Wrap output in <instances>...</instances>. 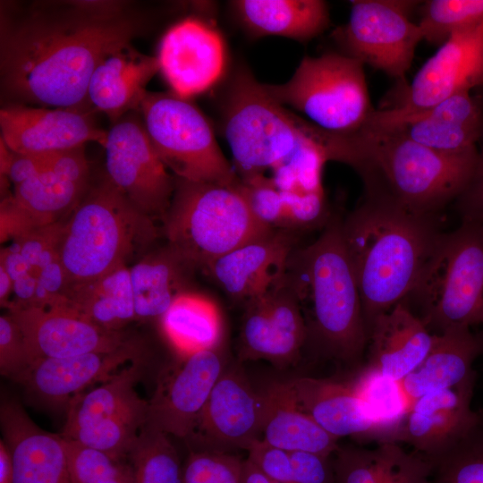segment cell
I'll return each mask as SVG.
<instances>
[{
	"label": "cell",
	"mask_w": 483,
	"mask_h": 483,
	"mask_svg": "<svg viewBox=\"0 0 483 483\" xmlns=\"http://www.w3.org/2000/svg\"><path fill=\"white\" fill-rule=\"evenodd\" d=\"M197 267L169 244L130 268L137 320L160 318Z\"/></svg>",
	"instance_id": "cell-32"
},
{
	"label": "cell",
	"mask_w": 483,
	"mask_h": 483,
	"mask_svg": "<svg viewBox=\"0 0 483 483\" xmlns=\"http://www.w3.org/2000/svg\"><path fill=\"white\" fill-rule=\"evenodd\" d=\"M482 351L483 339L470 328H454L434 335L424 360L398 382L405 412L423 395L476 381L473 363Z\"/></svg>",
	"instance_id": "cell-28"
},
{
	"label": "cell",
	"mask_w": 483,
	"mask_h": 483,
	"mask_svg": "<svg viewBox=\"0 0 483 483\" xmlns=\"http://www.w3.org/2000/svg\"><path fill=\"white\" fill-rule=\"evenodd\" d=\"M141 354L140 344L131 340L111 352L38 359L16 382L46 405L67 408L86 388L106 381L125 365L140 360Z\"/></svg>",
	"instance_id": "cell-23"
},
{
	"label": "cell",
	"mask_w": 483,
	"mask_h": 483,
	"mask_svg": "<svg viewBox=\"0 0 483 483\" xmlns=\"http://www.w3.org/2000/svg\"><path fill=\"white\" fill-rule=\"evenodd\" d=\"M157 233L153 218L139 210L106 176L89 188L64 220L59 252L66 286L127 266L130 258L155 241Z\"/></svg>",
	"instance_id": "cell-5"
},
{
	"label": "cell",
	"mask_w": 483,
	"mask_h": 483,
	"mask_svg": "<svg viewBox=\"0 0 483 483\" xmlns=\"http://www.w3.org/2000/svg\"><path fill=\"white\" fill-rule=\"evenodd\" d=\"M65 444L73 483H135L127 460L117 459L67 439Z\"/></svg>",
	"instance_id": "cell-41"
},
{
	"label": "cell",
	"mask_w": 483,
	"mask_h": 483,
	"mask_svg": "<svg viewBox=\"0 0 483 483\" xmlns=\"http://www.w3.org/2000/svg\"><path fill=\"white\" fill-rule=\"evenodd\" d=\"M104 148L108 180L142 213L163 217L172 201L175 177L155 151L138 111L112 123Z\"/></svg>",
	"instance_id": "cell-13"
},
{
	"label": "cell",
	"mask_w": 483,
	"mask_h": 483,
	"mask_svg": "<svg viewBox=\"0 0 483 483\" xmlns=\"http://www.w3.org/2000/svg\"><path fill=\"white\" fill-rule=\"evenodd\" d=\"M418 315L436 335L483 324V228L468 220L439 235L418 282Z\"/></svg>",
	"instance_id": "cell-6"
},
{
	"label": "cell",
	"mask_w": 483,
	"mask_h": 483,
	"mask_svg": "<svg viewBox=\"0 0 483 483\" xmlns=\"http://www.w3.org/2000/svg\"><path fill=\"white\" fill-rule=\"evenodd\" d=\"M231 4L254 38L280 36L307 42L330 25L329 8L322 0H235Z\"/></svg>",
	"instance_id": "cell-31"
},
{
	"label": "cell",
	"mask_w": 483,
	"mask_h": 483,
	"mask_svg": "<svg viewBox=\"0 0 483 483\" xmlns=\"http://www.w3.org/2000/svg\"><path fill=\"white\" fill-rule=\"evenodd\" d=\"M264 408L260 439L289 452L332 456L339 446L298 404L289 381L275 382L262 391Z\"/></svg>",
	"instance_id": "cell-30"
},
{
	"label": "cell",
	"mask_w": 483,
	"mask_h": 483,
	"mask_svg": "<svg viewBox=\"0 0 483 483\" xmlns=\"http://www.w3.org/2000/svg\"><path fill=\"white\" fill-rule=\"evenodd\" d=\"M479 143L472 174L456 204L462 220L472 221L483 228V139Z\"/></svg>",
	"instance_id": "cell-50"
},
{
	"label": "cell",
	"mask_w": 483,
	"mask_h": 483,
	"mask_svg": "<svg viewBox=\"0 0 483 483\" xmlns=\"http://www.w3.org/2000/svg\"><path fill=\"white\" fill-rule=\"evenodd\" d=\"M430 462L421 453L407 452L390 442L389 462L382 483H431Z\"/></svg>",
	"instance_id": "cell-46"
},
{
	"label": "cell",
	"mask_w": 483,
	"mask_h": 483,
	"mask_svg": "<svg viewBox=\"0 0 483 483\" xmlns=\"http://www.w3.org/2000/svg\"><path fill=\"white\" fill-rule=\"evenodd\" d=\"M288 381L300 407L335 438L393 442L399 426L386 419L367 400L356 379L301 377Z\"/></svg>",
	"instance_id": "cell-18"
},
{
	"label": "cell",
	"mask_w": 483,
	"mask_h": 483,
	"mask_svg": "<svg viewBox=\"0 0 483 483\" xmlns=\"http://www.w3.org/2000/svg\"><path fill=\"white\" fill-rule=\"evenodd\" d=\"M236 184L175 177L172 201L163 216L165 233L168 244L197 269L274 229L254 217Z\"/></svg>",
	"instance_id": "cell-7"
},
{
	"label": "cell",
	"mask_w": 483,
	"mask_h": 483,
	"mask_svg": "<svg viewBox=\"0 0 483 483\" xmlns=\"http://www.w3.org/2000/svg\"><path fill=\"white\" fill-rule=\"evenodd\" d=\"M248 453V459L267 476L279 483H291V452L258 439L249 448Z\"/></svg>",
	"instance_id": "cell-49"
},
{
	"label": "cell",
	"mask_w": 483,
	"mask_h": 483,
	"mask_svg": "<svg viewBox=\"0 0 483 483\" xmlns=\"http://www.w3.org/2000/svg\"><path fill=\"white\" fill-rule=\"evenodd\" d=\"M236 187L260 224L269 228L286 229L283 193L272 177L264 174L240 178Z\"/></svg>",
	"instance_id": "cell-43"
},
{
	"label": "cell",
	"mask_w": 483,
	"mask_h": 483,
	"mask_svg": "<svg viewBox=\"0 0 483 483\" xmlns=\"http://www.w3.org/2000/svg\"><path fill=\"white\" fill-rule=\"evenodd\" d=\"M64 223V220L35 228L13 240L37 274V291L31 306H52L64 298L66 276L59 252Z\"/></svg>",
	"instance_id": "cell-36"
},
{
	"label": "cell",
	"mask_w": 483,
	"mask_h": 483,
	"mask_svg": "<svg viewBox=\"0 0 483 483\" xmlns=\"http://www.w3.org/2000/svg\"><path fill=\"white\" fill-rule=\"evenodd\" d=\"M113 1H75L34 10L1 32V85L24 105L85 110L93 72L131 46L140 24Z\"/></svg>",
	"instance_id": "cell-1"
},
{
	"label": "cell",
	"mask_w": 483,
	"mask_h": 483,
	"mask_svg": "<svg viewBox=\"0 0 483 483\" xmlns=\"http://www.w3.org/2000/svg\"><path fill=\"white\" fill-rule=\"evenodd\" d=\"M285 209V228L309 226L325 212L324 191L298 193L282 191Z\"/></svg>",
	"instance_id": "cell-48"
},
{
	"label": "cell",
	"mask_w": 483,
	"mask_h": 483,
	"mask_svg": "<svg viewBox=\"0 0 483 483\" xmlns=\"http://www.w3.org/2000/svg\"><path fill=\"white\" fill-rule=\"evenodd\" d=\"M263 408L262 391L253 388L241 361L229 360L188 438L202 443L199 450L248 451L260 439Z\"/></svg>",
	"instance_id": "cell-17"
},
{
	"label": "cell",
	"mask_w": 483,
	"mask_h": 483,
	"mask_svg": "<svg viewBox=\"0 0 483 483\" xmlns=\"http://www.w3.org/2000/svg\"><path fill=\"white\" fill-rule=\"evenodd\" d=\"M33 363L23 334L7 313L0 317V372L14 381Z\"/></svg>",
	"instance_id": "cell-45"
},
{
	"label": "cell",
	"mask_w": 483,
	"mask_h": 483,
	"mask_svg": "<svg viewBox=\"0 0 483 483\" xmlns=\"http://www.w3.org/2000/svg\"><path fill=\"white\" fill-rule=\"evenodd\" d=\"M434 218L365 195L343 220L368 333L379 315L406 300L414 289L441 234Z\"/></svg>",
	"instance_id": "cell-3"
},
{
	"label": "cell",
	"mask_w": 483,
	"mask_h": 483,
	"mask_svg": "<svg viewBox=\"0 0 483 483\" xmlns=\"http://www.w3.org/2000/svg\"><path fill=\"white\" fill-rule=\"evenodd\" d=\"M240 483H279L263 473L248 458L243 460Z\"/></svg>",
	"instance_id": "cell-52"
},
{
	"label": "cell",
	"mask_w": 483,
	"mask_h": 483,
	"mask_svg": "<svg viewBox=\"0 0 483 483\" xmlns=\"http://www.w3.org/2000/svg\"><path fill=\"white\" fill-rule=\"evenodd\" d=\"M307 343V326L286 272L264 293L245 303L238 360L269 361L278 368L294 364Z\"/></svg>",
	"instance_id": "cell-16"
},
{
	"label": "cell",
	"mask_w": 483,
	"mask_h": 483,
	"mask_svg": "<svg viewBox=\"0 0 483 483\" xmlns=\"http://www.w3.org/2000/svg\"><path fill=\"white\" fill-rule=\"evenodd\" d=\"M13 462L12 453L4 439L0 440V483H13Z\"/></svg>",
	"instance_id": "cell-53"
},
{
	"label": "cell",
	"mask_w": 483,
	"mask_h": 483,
	"mask_svg": "<svg viewBox=\"0 0 483 483\" xmlns=\"http://www.w3.org/2000/svg\"><path fill=\"white\" fill-rule=\"evenodd\" d=\"M127 461L135 483H183V468L168 435L146 424Z\"/></svg>",
	"instance_id": "cell-37"
},
{
	"label": "cell",
	"mask_w": 483,
	"mask_h": 483,
	"mask_svg": "<svg viewBox=\"0 0 483 483\" xmlns=\"http://www.w3.org/2000/svg\"><path fill=\"white\" fill-rule=\"evenodd\" d=\"M294 242L291 230L274 228L216 258L203 270L229 297L247 303L283 278Z\"/></svg>",
	"instance_id": "cell-24"
},
{
	"label": "cell",
	"mask_w": 483,
	"mask_h": 483,
	"mask_svg": "<svg viewBox=\"0 0 483 483\" xmlns=\"http://www.w3.org/2000/svg\"><path fill=\"white\" fill-rule=\"evenodd\" d=\"M0 423L13 457V483H73L62 435L39 428L12 400L2 402Z\"/></svg>",
	"instance_id": "cell-26"
},
{
	"label": "cell",
	"mask_w": 483,
	"mask_h": 483,
	"mask_svg": "<svg viewBox=\"0 0 483 483\" xmlns=\"http://www.w3.org/2000/svg\"><path fill=\"white\" fill-rule=\"evenodd\" d=\"M428 461L431 483H483V415L466 434Z\"/></svg>",
	"instance_id": "cell-38"
},
{
	"label": "cell",
	"mask_w": 483,
	"mask_h": 483,
	"mask_svg": "<svg viewBox=\"0 0 483 483\" xmlns=\"http://www.w3.org/2000/svg\"><path fill=\"white\" fill-rule=\"evenodd\" d=\"M420 1H351L348 21L335 28L331 38L338 52L363 65L381 71L405 84L417 46L423 40L420 29L411 21Z\"/></svg>",
	"instance_id": "cell-11"
},
{
	"label": "cell",
	"mask_w": 483,
	"mask_h": 483,
	"mask_svg": "<svg viewBox=\"0 0 483 483\" xmlns=\"http://www.w3.org/2000/svg\"><path fill=\"white\" fill-rule=\"evenodd\" d=\"M53 153L20 154L13 152L4 176L8 177L13 185L21 184L42 171L48 164Z\"/></svg>",
	"instance_id": "cell-51"
},
{
	"label": "cell",
	"mask_w": 483,
	"mask_h": 483,
	"mask_svg": "<svg viewBox=\"0 0 483 483\" xmlns=\"http://www.w3.org/2000/svg\"><path fill=\"white\" fill-rule=\"evenodd\" d=\"M0 264L5 267L13 285L15 299L9 308L31 306L37 291V274L13 242L1 250Z\"/></svg>",
	"instance_id": "cell-47"
},
{
	"label": "cell",
	"mask_w": 483,
	"mask_h": 483,
	"mask_svg": "<svg viewBox=\"0 0 483 483\" xmlns=\"http://www.w3.org/2000/svg\"><path fill=\"white\" fill-rule=\"evenodd\" d=\"M263 85L277 103L302 113L309 123L329 133L356 132L376 110L364 65L338 51L306 55L289 80Z\"/></svg>",
	"instance_id": "cell-9"
},
{
	"label": "cell",
	"mask_w": 483,
	"mask_h": 483,
	"mask_svg": "<svg viewBox=\"0 0 483 483\" xmlns=\"http://www.w3.org/2000/svg\"><path fill=\"white\" fill-rule=\"evenodd\" d=\"M229 362L223 343L187 356L163 369L150 400L146 425L188 438Z\"/></svg>",
	"instance_id": "cell-15"
},
{
	"label": "cell",
	"mask_w": 483,
	"mask_h": 483,
	"mask_svg": "<svg viewBox=\"0 0 483 483\" xmlns=\"http://www.w3.org/2000/svg\"><path fill=\"white\" fill-rule=\"evenodd\" d=\"M475 381L417 399L404 415L394 443L404 442L430 460L450 447L480 419L471 409Z\"/></svg>",
	"instance_id": "cell-25"
},
{
	"label": "cell",
	"mask_w": 483,
	"mask_h": 483,
	"mask_svg": "<svg viewBox=\"0 0 483 483\" xmlns=\"http://www.w3.org/2000/svg\"><path fill=\"white\" fill-rule=\"evenodd\" d=\"M483 85V21L453 35L418 71L410 84L398 85L386 109L406 114L428 109Z\"/></svg>",
	"instance_id": "cell-14"
},
{
	"label": "cell",
	"mask_w": 483,
	"mask_h": 483,
	"mask_svg": "<svg viewBox=\"0 0 483 483\" xmlns=\"http://www.w3.org/2000/svg\"><path fill=\"white\" fill-rule=\"evenodd\" d=\"M169 343L187 356L223 343L221 312L209 298L191 291L179 294L159 318Z\"/></svg>",
	"instance_id": "cell-35"
},
{
	"label": "cell",
	"mask_w": 483,
	"mask_h": 483,
	"mask_svg": "<svg viewBox=\"0 0 483 483\" xmlns=\"http://www.w3.org/2000/svg\"><path fill=\"white\" fill-rule=\"evenodd\" d=\"M8 314L21 328L33 362L111 352L131 341L122 331L103 328L88 319L66 299L53 306L11 307Z\"/></svg>",
	"instance_id": "cell-19"
},
{
	"label": "cell",
	"mask_w": 483,
	"mask_h": 483,
	"mask_svg": "<svg viewBox=\"0 0 483 483\" xmlns=\"http://www.w3.org/2000/svg\"><path fill=\"white\" fill-rule=\"evenodd\" d=\"M434 339L406 300L379 315L369 330V358L365 366L377 375L400 382L428 354Z\"/></svg>",
	"instance_id": "cell-27"
},
{
	"label": "cell",
	"mask_w": 483,
	"mask_h": 483,
	"mask_svg": "<svg viewBox=\"0 0 483 483\" xmlns=\"http://www.w3.org/2000/svg\"><path fill=\"white\" fill-rule=\"evenodd\" d=\"M222 128L241 179L274 170L308 140L303 118L274 100L247 69L228 88Z\"/></svg>",
	"instance_id": "cell-8"
},
{
	"label": "cell",
	"mask_w": 483,
	"mask_h": 483,
	"mask_svg": "<svg viewBox=\"0 0 483 483\" xmlns=\"http://www.w3.org/2000/svg\"><path fill=\"white\" fill-rule=\"evenodd\" d=\"M70 307L99 326L122 331L137 320L130 268L122 266L98 278L66 286Z\"/></svg>",
	"instance_id": "cell-34"
},
{
	"label": "cell",
	"mask_w": 483,
	"mask_h": 483,
	"mask_svg": "<svg viewBox=\"0 0 483 483\" xmlns=\"http://www.w3.org/2000/svg\"><path fill=\"white\" fill-rule=\"evenodd\" d=\"M321 144L327 161L346 164L360 174L365 195L431 216L460 196L478 157V148L443 153L369 124L349 134L324 132Z\"/></svg>",
	"instance_id": "cell-2"
},
{
	"label": "cell",
	"mask_w": 483,
	"mask_h": 483,
	"mask_svg": "<svg viewBox=\"0 0 483 483\" xmlns=\"http://www.w3.org/2000/svg\"><path fill=\"white\" fill-rule=\"evenodd\" d=\"M139 112L155 151L174 177L222 185L239 182L208 120L189 99L172 91L147 92Z\"/></svg>",
	"instance_id": "cell-10"
},
{
	"label": "cell",
	"mask_w": 483,
	"mask_h": 483,
	"mask_svg": "<svg viewBox=\"0 0 483 483\" xmlns=\"http://www.w3.org/2000/svg\"><path fill=\"white\" fill-rule=\"evenodd\" d=\"M159 71L180 97L205 92L222 77L226 64L221 33L197 18H186L172 26L161 39Z\"/></svg>",
	"instance_id": "cell-21"
},
{
	"label": "cell",
	"mask_w": 483,
	"mask_h": 483,
	"mask_svg": "<svg viewBox=\"0 0 483 483\" xmlns=\"http://www.w3.org/2000/svg\"><path fill=\"white\" fill-rule=\"evenodd\" d=\"M476 94H479L483 97V85L474 90Z\"/></svg>",
	"instance_id": "cell-55"
},
{
	"label": "cell",
	"mask_w": 483,
	"mask_h": 483,
	"mask_svg": "<svg viewBox=\"0 0 483 483\" xmlns=\"http://www.w3.org/2000/svg\"><path fill=\"white\" fill-rule=\"evenodd\" d=\"M141 360H134L87 393L76 395L66 408V421L61 433L112 421L148 411V401L140 397L136 385L141 377Z\"/></svg>",
	"instance_id": "cell-33"
},
{
	"label": "cell",
	"mask_w": 483,
	"mask_h": 483,
	"mask_svg": "<svg viewBox=\"0 0 483 483\" xmlns=\"http://www.w3.org/2000/svg\"><path fill=\"white\" fill-rule=\"evenodd\" d=\"M242 462L230 453L193 451L183 467V483H240Z\"/></svg>",
	"instance_id": "cell-44"
},
{
	"label": "cell",
	"mask_w": 483,
	"mask_h": 483,
	"mask_svg": "<svg viewBox=\"0 0 483 483\" xmlns=\"http://www.w3.org/2000/svg\"><path fill=\"white\" fill-rule=\"evenodd\" d=\"M418 10L423 40L438 47L456 32L483 21V0H428Z\"/></svg>",
	"instance_id": "cell-39"
},
{
	"label": "cell",
	"mask_w": 483,
	"mask_h": 483,
	"mask_svg": "<svg viewBox=\"0 0 483 483\" xmlns=\"http://www.w3.org/2000/svg\"><path fill=\"white\" fill-rule=\"evenodd\" d=\"M159 71L157 56L140 54L128 46L105 58L95 69L88 87V100L114 123L138 111L146 86Z\"/></svg>",
	"instance_id": "cell-29"
},
{
	"label": "cell",
	"mask_w": 483,
	"mask_h": 483,
	"mask_svg": "<svg viewBox=\"0 0 483 483\" xmlns=\"http://www.w3.org/2000/svg\"><path fill=\"white\" fill-rule=\"evenodd\" d=\"M308 140L287 160L272 170V179L281 191L298 193L324 191L322 169L327 162L321 148L311 139L305 127Z\"/></svg>",
	"instance_id": "cell-40"
},
{
	"label": "cell",
	"mask_w": 483,
	"mask_h": 483,
	"mask_svg": "<svg viewBox=\"0 0 483 483\" xmlns=\"http://www.w3.org/2000/svg\"><path fill=\"white\" fill-rule=\"evenodd\" d=\"M390 455V442L374 449L340 445L333 454L335 483H382Z\"/></svg>",
	"instance_id": "cell-42"
},
{
	"label": "cell",
	"mask_w": 483,
	"mask_h": 483,
	"mask_svg": "<svg viewBox=\"0 0 483 483\" xmlns=\"http://www.w3.org/2000/svg\"><path fill=\"white\" fill-rule=\"evenodd\" d=\"M1 140L20 154H46L97 142L105 147L107 131L89 112L74 108L9 105L0 111Z\"/></svg>",
	"instance_id": "cell-22"
},
{
	"label": "cell",
	"mask_w": 483,
	"mask_h": 483,
	"mask_svg": "<svg viewBox=\"0 0 483 483\" xmlns=\"http://www.w3.org/2000/svg\"><path fill=\"white\" fill-rule=\"evenodd\" d=\"M367 124L393 131L439 152L465 153L477 149L483 139V97L463 91L406 114L376 109Z\"/></svg>",
	"instance_id": "cell-20"
},
{
	"label": "cell",
	"mask_w": 483,
	"mask_h": 483,
	"mask_svg": "<svg viewBox=\"0 0 483 483\" xmlns=\"http://www.w3.org/2000/svg\"><path fill=\"white\" fill-rule=\"evenodd\" d=\"M89 188L84 147L54 152L46 167L14 185L1 202V240H14L35 228L64 221Z\"/></svg>",
	"instance_id": "cell-12"
},
{
	"label": "cell",
	"mask_w": 483,
	"mask_h": 483,
	"mask_svg": "<svg viewBox=\"0 0 483 483\" xmlns=\"http://www.w3.org/2000/svg\"><path fill=\"white\" fill-rule=\"evenodd\" d=\"M11 294H13L12 279L5 267L0 264V303L2 307L9 308Z\"/></svg>",
	"instance_id": "cell-54"
},
{
	"label": "cell",
	"mask_w": 483,
	"mask_h": 483,
	"mask_svg": "<svg viewBox=\"0 0 483 483\" xmlns=\"http://www.w3.org/2000/svg\"><path fill=\"white\" fill-rule=\"evenodd\" d=\"M286 276L305 318L306 347L326 359L358 363L369 333L342 219H330L316 241L294 249Z\"/></svg>",
	"instance_id": "cell-4"
}]
</instances>
